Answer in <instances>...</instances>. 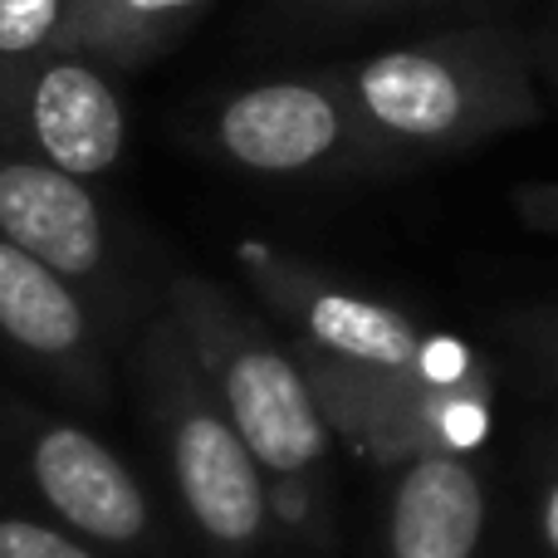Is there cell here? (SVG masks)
Instances as JSON below:
<instances>
[{
    "label": "cell",
    "mask_w": 558,
    "mask_h": 558,
    "mask_svg": "<svg viewBox=\"0 0 558 558\" xmlns=\"http://www.w3.org/2000/svg\"><path fill=\"white\" fill-rule=\"evenodd\" d=\"M485 539V481L465 456H412L387 500V558H475Z\"/></svg>",
    "instance_id": "10"
},
{
    "label": "cell",
    "mask_w": 558,
    "mask_h": 558,
    "mask_svg": "<svg viewBox=\"0 0 558 558\" xmlns=\"http://www.w3.org/2000/svg\"><path fill=\"white\" fill-rule=\"evenodd\" d=\"M167 318L270 481H304L314 465H324L333 422L308 367L289 348H279L221 284L202 275H172Z\"/></svg>",
    "instance_id": "2"
},
{
    "label": "cell",
    "mask_w": 558,
    "mask_h": 558,
    "mask_svg": "<svg viewBox=\"0 0 558 558\" xmlns=\"http://www.w3.org/2000/svg\"><path fill=\"white\" fill-rule=\"evenodd\" d=\"M0 338L35 367L74 383L78 392H98L104 383L94 304L64 275L15 251L10 241H0Z\"/></svg>",
    "instance_id": "9"
},
{
    "label": "cell",
    "mask_w": 558,
    "mask_h": 558,
    "mask_svg": "<svg viewBox=\"0 0 558 558\" xmlns=\"http://www.w3.org/2000/svg\"><path fill=\"white\" fill-rule=\"evenodd\" d=\"M241 260L255 289L275 304V314L289 318L294 333L304 338V357L367 377L436 373V348L426 343L422 328L402 308L377 304V299L353 294L343 284H328L308 265L265 251V245H245Z\"/></svg>",
    "instance_id": "6"
},
{
    "label": "cell",
    "mask_w": 558,
    "mask_h": 558,
    "mask_svg": "<svg viewBox=\"0 0 558 558\" xmlns=\"http://www.w3.org/2000/svg\"><path fill=\"white\" fill-rule=\"evenodd\" d=\"M514 206H520L524 221L544 226V231H558V186H524V192L514 196Z\"/></svg>",
    "instance_id": "15"
},
{
    "label": "cell",
    "mask_w": 558,
    "mask_h": 558,
    "mask_svg": "<svg viewBox=\"0 0 558 558\" xmlns=\"http://www.w3.org/2000/svg\"><path fill=\"white\" fill-rule=\"evenodd\" d=\"M84 0H0V64L78 49Z\"/></svg>",
    "instance_id": "12"
},
{
    "label": "cell",
    "mask_w": 558,
    "mask_h": 558,
    "mask_svg": "<svg viewBox=\"0 0 558 558\" xmlns=\"http://www.w3.org/2000/svg\"><path fill=\"white\" fill-rule=\"evenodd\" d=\"M0 147L94 182L128 153V104L113 69L84 49L0 64Z\"/></svg>",
    "instance_id": "4"
},
{
    "label": "cell",
    "mask_w": 558,
    "mask_h": 558,
    "mask_svg": "<svg viewBox=\"0 0 558 558\" xmlns=\"http://www.w3.org/2000/svg\"><path fill=\"white\" fill-rule=\"evenodd\" d=\"M377 162L451 157L539 123L534 54L510 29H451L338 69Z\"/></svg>",
    "instance_id": "1"
},
{
    "label": "cell",
    "mask_w": 558,
    "mask_h": 558,
    "mask_svg": "<svg viewBox=\"0 0 558 558\" xmlns=\"http://www.w3.org/2000/svg\"><path fill=\"white\" fill-rule=\"evenodd\" d=\"M549 78H554V88H558V54H554V64H549Z\"/></svg>",
    "instance_id": "17"
},
{
    "label": "cell",
    "mask_w": 558,
    "mask_h": 558,
    "mask_svg": "<svg viewBox=\"0 0 558 558\" xmlns=\"http://www.w3.org/2000/svg\"><path fill=\"white\" fill-rule=\"evenodd\" d=\"M25 465L39 500L84 544L128 549L153 530V505H147L137 475L84 426L35 422L25 441Z\"/></svg>",
    "instance_id": "8"
},
{
    "label": "cell",
    "mask_w": 558,
    "mask_h": 558,
    "mask_svg": "<svg viewBox=\"0 0 558 558\" xmlns=\"http://www.w3.org/2000/svg\"><path fill=\"white\" fill-rule=\"evenodd\" d=\"M0 241L64 275L88 304L118 294L113 284L123 270L113 231L88 182L5 147H0Z\"/></svg>",
    "instance_id": "7"
},
{
    "label": "cell",
    "mask_w": 558,
    "mask_h": 558,
    "mask_svg": "<svg viewBox=\"0 0 558 558\" xmlns=\"http://www.w3.org/2000/svg\"><path fill=\"white\" fill-rule=\"evenodd\" d=\"M539 530H544V544H549V554L558 558V481L544 490V514H539Z\"/></svg>",
    "instance_id": "16"
},
{
    "label": "cell",
    "mask_w": 558,
    "mask_h": 558,
    "mask_svg": "<svg viewBox=\"0 0 558 558\" xmlns=\"http://www.w3.org/2000/svg\"><path fill=\"white\" fill-rule=\"evenodd\" d=\"M211 0H84L78 49L108 69H133L192 29Z\"/></svg>",
    "instance_id": "11"
},
{
    "label": "cell",
    "mask_w": 558,
    "mask_h": 558,
    "mask_svg": "<svg viewBox=\"0 0 558 558\" xmlns=\"http://www.w3.org/2000/svg\"><path fill=\"white\" fill-rule=\"evenodd\" d=\"M211 147L255 177H314L377 162L338 74H284L211 113Z\"/></svg>",
    "instance_id": "5"
},
{
    "label": "cell",
    "mask_w": 558,
    "mask_h": 558,
    "mask_svg": "<svg viewBox=\"0 0 558 558\" xmlns=\"http://www.w3.org/2000/svg\"><path fill=\"white\" fill-rule=\"evenodd\" d=\"M147 392L167 432V461L192 524L221 554H251L270 530V475L221 412L192 348L172 318H157L143 343Z\"/></svg>",
    "instance_id": "3"
},
{
    "label": "cell",
    "mask_w": 558,
    "mask_h": 558,
    "mask_svg": "<svg viewBox=\"0 0 558 558\" xmlns=\"http://www.w3.org/2000/svg\"><path fill=\"white\" fill-rule=\"evenodd\" d=\"M294 5L304 10L308 20H338V25H348V20L383 15V10L402 5V0H294Z\"/></svg>",
    "instance_id": "14"
},
{
    "label": "cell",
    "mask_w": 558,
    "mask_h": 558,
    "mask_svg": "<svg viewBox=\"0 0 558 558\" xmlns=\"http://www.w3.org/2000/svg\"><path fill=\"white\" fill-rule=\"evenodd\" d=\"M0 558H98L78 534H64L54 524L0 514Z\"/></svg>",
    "instance_id": "13"
}]
</instances>
